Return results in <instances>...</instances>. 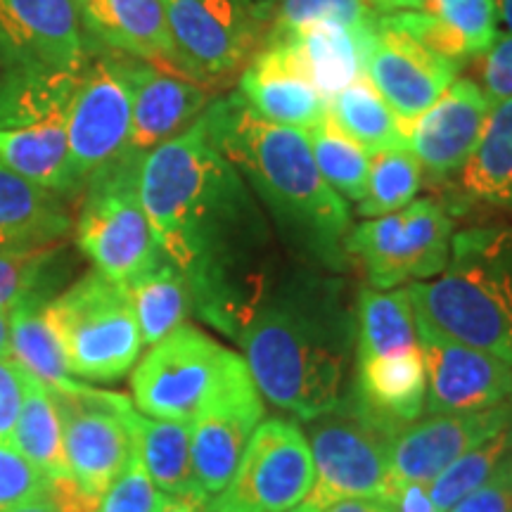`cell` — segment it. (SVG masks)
I'll use <instances>...</instances> for the list:
<instances>
[{
  "mask_svg": "<svg viewBox=\"0 0 512 512\" xmlns=\"http://www.w3.org/2000/svg\"><path fill=\"white\" fill-rule=\"evenodd\" d=\"M140 200L197 316L240 342L283 268L264 207L209 138L204 114L143 157Z\"/></svg>",
  "mask_w": 512,
  "mask_h": 512,
  "instance_id": "6da1fadb",
  "label": "cell"
},
{
  "mask_svg": "<svg viewBox=\"0 0 512 512\" xmlns=\"http://www.w3.org/2000/svg\"><path fill=\"white\" fill-rule=\"evenodd\" d=\"M356 337L349 280L297 264L280 271L238 344L264 401L309 422L349 401Z\"/></svg>",
  "mask_w": 512,
  "mask_h": 512,
  "instance_id": "7a4b0ae2",
  "label": "cell"
},
{
  "mask_svg": "<svg viewBox=\"0 0 512 512\" xmlns=\"http://www.w3.org/2000/svg\"><path fill=\"white\" fill-rule=\"evenodd\" d=\"M204 124L292 259L325 273H347L354 264L347 249L351 209L320 176L306 133L256 117L235 91L209 102Z\"/></svg>",
  "mask_w": 512,
  "mask_h": 512,
  "instance_id": "3957f363",
  "label": "cell"
},
{
  "mask_svg": "<svg viewBox=\"0 0 512 512\" xmlns=\"http://www.w3.org/2000/svg\"><path fill=\"white\" fill-rule=\"evenodd\" d=\"M406 287L432 328L512 363V226L453 233L444 271Z\"/></svg>",
  "mask_w": 512,
  "mask_h": 512,
  "instance_id": "277c9868",
  "label": "cell"
},
{
  "mask_svg": "<svg viewBox=\"0 0 512 512\" xmlns=\"http://www.w3.org/2000/svg\"><path fill=\"white\" fill-rule=\"evenodd\" d=\"M76 79L79 74L0 72V164L64 202L79 197L67 143Z\"/></svg>",
  "mask_w": 512,
  "mask_h": 512,
  "instance_id": "5b68a950",
  "label": "cell"
},
{
  "mask_svg": "<svg viewBox=\"0 0 512 512\" xmlns=\"http://www.w3.org/2000/svg\"><path fill=\"white\" fill-rule=\"evenodd\" d=\"M46 316L79 382H117L143 354L128 285L95 268L48 299Z\"/></svg>",
  "mask_w": 512,
  "mask_h": 512,
  "instance_id": "8992f818",
  "label": "cell"
},
{
  "mask_svg": "<svg viewBox=\"0 0 512 512\" xmlns=\"http://www.w3.org/2000/svg\"><path fill=\"white\" fill-rule=\"evenodd\" d=\"M140 162L121 155L100 169L86 190L74 221L76 247L95 271L128 285L164 259L143 200H140Z\"/></svg>",
  "mask_w": 512,
  "mask_h": 512,
  "instance_id": "52a82bcc",
  "label": "cell"
},
{
  "mask_svg": "<svg viewBox=\"0 0 512 512\" xmlns=\"http://www.w3.org/2000/svg\"><path fill=\"white\" fill-rule=\"evenodd\" d=\"M313 484L292 512H323L347 498H387L392 491L389 446L394 434L354 401L306 422Z\"/></svg>",
  "mask_w": 512,
  "mask_h": 512,
  "instance_id": "ba28073f",
  "label": "cell"
},
{
  "mask_svg": "<svg viewBox=\"0 0 512 512\" xmlns=\"http://www.w3.org/2000/svg\"><path fill=\"white\" fill-rule=\"evenodd\" d=\"M456 233L451 209L439 197H422L392 214L351 228L347 249L366 271L373 290L425 283L437 278L451 256Z\"/></svg>",
  "mask_w": 512,
  "mask_h": 512,
  "instance_id": "9c48e42d",
  "label": "cell"
},
{
  "mask_svg": "<svg viewBox=\"0 0 512 512\" xmlns=\"http://www.w3.org/2000/svg\"><path fill=\"white\" fill-rule=\"evenodd\" d=\"M240 358L238 351L185 323L138 358L131 370L133 406L150 418L192 422Z\"/></svg>",
  "mask_w": 512,
  "mask_h": 512,
  "instance_id": "30bf717a",
  "label": "cell"
},
{
  "mask_svg": "<svg viewBox=\"0 0 512 512\" xmlns=\"http://www.w3.org/2000/svg\"><path fill=\"white\" fill-rule=\"evenodd\" d=\"M178 74L214 88L261 48L275 5L264 0H164Z\"/></svg>",
  "mask_w": 512,
  "mask_h": 512,
  "instance_id": "8fae6325",
  "label": "cell"
},
{
  "mask_svg": "<svg viewBox=\"0 0 512 512\" xmlns=\"http://www.w3.org/2000/svg\"><path fill=\"white\" fill-rule=\"evenodd\" d=\"M133 83L128 57L102 53L81 69L67 112L69 174L86 190L100 169L124 155L131 136Z\"/></svg>",
  "mask_w": 512,
  "mask_h": 512,
  "instance_id": "7c38bea8",
  "label": "cell"
},
{
  "mask_svg": "<svg viewBox=\"0 0 512 512\" xmlns=\"http://www.w3.org/2000/svg\"><path fill=\"white\" fill-rule=\"evenodd\" d=\"M313 484L309 439L294 418H264L226 489L207 512H292Z\"/></svg>",
  "mask_w": 512,
  "mask_h": 512,
  "instance_id": "4fadbf2b",
  "label": "cell"
},
{
  "mask_svg": "<svg viewBox=\"0 0 512 512\" xmlns=\"http://www.w3.org/2000/svg\"><path fill=\"white\" fill-rule=\"evenodd\" d=\"M53 394L62 415L64 453L72 479L83 494L100 501L136 448L126 420L133 401L79 380L53 389Z\"/></svg>",
  "mask_w": 512,
  "mask_h": 512,
  "instance_id": "5bb4252c",
  "label": "cell"
},
{
  "mask_svg": "<svg viewBox=\"0 0 512 512\" xmlns=\"http://www.w3.org/2000/svg\"><path fill=\"white\" fill-rule=\"evenodd\" d=\"M264 415V396L242 356L214 399L190 422L192 472L207 501L226 489Z\"/></svg>",
  "mask_w": 512,
  "mask_h": 512,
  "instance_id": "9a60e30c",
  "label": "cell"
},
{
  "mask_svg": "<svg viewBox=\"0 0 512 512\" xmlns=\"http://www.w3.org/2000/svg\"><path fill=\"white\" fill-rule=\"evenodd\" d=\"M88 60L76 0H0V72L81 74Z\"/></svg>",
  "mask_w": 512,
  "mask_h": 512,
  "instance_id": "2e32d148",
  "label": "cell"
},
{
  "mask_svg": "<svg viewBox=\"0 0 512 512\" xmlns=\"http://www.w3.org/2000/svg\"><path fill=\"white\" fill-rule=\"evenodd\" d=\"M418 344L427 368L425 413H475L512 396V363L467 347L415 313Z\"/></svg>",
  "mask_w": 512,
  "mask_h": 512,
  "instance_id": "e0dca14e",
  "label": "cell"
},
{
  "mask_svg": "<svg viewBox=\"0 0 512 512\" xmlns=\"http://www.w3.org/2000/svg\"><path fill=\"white\" fill-rule=\"evenodd\" d=\"M512 427V396L475 413H437L401 427L389 446L392 486L430 484L467 451Z\"/></svg>",
  "mask_w": 512,
  "mask_h": 512,
  "instance_id": "ac0fdd59",
  "label": "cell"
},
{
  "mask_svg": "<svg viewBox=\"0 0 512 512\" xmlns=\"http://www.w3.org/2000/svg\"><path fill=\"white\" fill-rule=\"evenodd\" d=\"M494 100L475 79H456L430 110L403 126V138L418 159L422 176L434 183L453 181L482 138Z\"/></svg>",
  "mask_w": 512,
  "mask_h": 512,
  "instance_id": "d6986e66",
  "label": "cell"
},
{
  "mask_svg": "<svg viewBox=\"0 0 512 512\" xmlns=\"http://www.w3.org/2000/svg\"><path fill=\"white\" fill-rule=\"evenodd\" d=\"M458 69V62L432 53L415 38L377 19L366 60V79L403 126L430 110L439 95L458 79Z\"/></svg>",
  "mask_w": 512,
  "mask_h": 512,
  "instance_id": "ffe728a7",
  "label": "cell"
},
{
  "mask_svg": "<svg viewBox=\"0 0 512 512\" xmlns=\"http://www.w3.org/2000/svg\"><path fill=\"white\" fill-rule=\"evenodd\" d=\"M133 83L131 136L126 155L143 159L188 131L214 100L211 88L188 76L128 57Z\"/></svg>",
  "mask_w": 512,
  "mask_h": 512,
  "instance_id": "44dd1931",
  "label": "cell"
},
{
  "mask_svg": "<svg viewBox=\"0 0 512 512\" xmlns=\"http://www.w3.org/2000/svg\"><path fill=\"white\" fill-rule=\"evenodd\" d=\"M235 93L256 117L309 131L328 114V102L299 67L287 43L264 41L238 76Z\"/></svg>",
  "mask_w": 512,
  "mask_h": 512,
  "instance_id": "7402d4cb",
  "label": "cell"
},
{
  "mask_svg": "<svg viewBox=\"0 0 512 512\" xmlns=\"http://www.w3.org/2000/svg\"><path fill=\"white\" fill-rule=\"evenodd\" d=\"M88 41L178 74L164 0H76Z\"/></svg>",
  "mask_w": 512,
  "mask_h": 512,
  "instance_id": "603a6c76",
  "label": "cell"
},
{
  "mask_svg": "<svg viewBox=\"0 0 512 512\" xmlns=\"http://www.w3.org/2000/svg\"><path fill=\"white\" fill-rule=\"evenodd\" d=\"M349 399L392 434L422 418L427 403V368L420 344L394 354L356 358Z\"/></svg>",
  "mask_w": 512,
  "mask_h": 512,
  "instance_id": "cb8c5ba5",
  "label": "cell"
},
{
  "mask_svg": "<svg viewBox=\"0 0 512 512\" xmlns=\"http://www.w3.org/2000/svg\"><path fill=\"white\" fill-rule=\"evenodd\" d=\"M67 204L0 164V252L53 247L72 233Z\"/></svg>",
  "mask_w": 512,
  "mask_h": 512,
  "instance_id": "d4e9b609",
  "label": "cell"
},
{
  "mask_svg": "<svg viewBox=\"0 0 512 512\" xmlns=\"http://www.w3.org/2000/svg\"><path fill=\"white\" fill-rule=\"evenodd\" d=\"M375 29L356 31L339 24H313L280 38V43H287L299 67L328 102L342 88L366 79V60Z\"/></svg>",
  "mask_w": 512,
  "mask_h": 512,
  "instance_id": "484cf974",
  "label": "cell"
},
{
  "mask_svg": "<svg viewBox=\"0 0 512 512\" xmlns=\"http://www.w3.org/2000/svg\"><path fill=\"white\" fill-rule=\"evenodd\" d=\"M126 420L131 427L138 456L157 489L164 496L207 501L197 489L195 472H192L190 422L150 418V415L140 413L136 406L128 408Z\"/></svg>",
  "mask_w": 512,
  "mask_h": 512,
  "instance_id": "4316f807",
  "label": "cell"
},
{
  "mask_svg": "<svg viewBox=\"0 0 512 512\" xmlns=\"http://www.w3.org/2000/svg\"><path fill=\"white\" fill-rule=\"evenodd\" d=\"M10 444L48 484L74 482L64 453L62 415L48 384L27 375L24 401L19 408Z\"/></svg>",
  "mask_w": 512,
  "mask_h": 512,
  "instance_id": "83f0119b",
  "label": "cell"
},
{
  "mask_svg": "<svg viewBox=\"0 0 512 512\" xmlns=\"http://www.w3.org/2000/svg\"><path fill=\"white\" fill-rule=\"evenodd\" d=\"M456 183L467 200L512 211V98L494 102L482 138Z\"/></svg>",
  "mask_w": 512,
  "mask_h": 512,
  "instance_id": "f1b7e54d",
  "label": "cell"
},
{
  "mask_svg": "<svg viewBox=\"0 0 512 512\" xmlns=\"http://www.w3.org/2000/svg\"><path fill=\"white\" fill-rule=\"evenodd\" d=\"M46 294H31L10 311V361L34 380L62 389L76 382L69 373L60 337L46 316Z\"/></svg>",
  "mask_w": 512,
  "mask_h": 512,
  "instance_id": "f546056e",
  "label": "cell"
},
{
  "mask_svg": "<svg viewBox=\"0 0 512 512\" xmlns=\"http://www.w3.org/2000/svg\"><path fill=\"white\" fill-rule=\"evenodd\" d=\"M128 292H131L143 347L162 342L188 323L190 313L195 311L188 280L166 256L150 271L131 280Z\"/></svg>",
  "mask_w": 512,
  "mask_h": 512,
  "instance_id": "4dcf8cb0",
  "label": "cell"
},
{
  "mask_svg": "<svg viewBox=\"0 0 512 512\" xmlns=\"http://www.w3.org/2000/svg\"><path fill=\"white\" fill-rule=\"evenodd\" d=\"M356 358L384 356L394 351L418 347L415 309L408 287L356 292Z\"/></svg>",
  "mask_w": 512,
  "mask_h": 512,
  "instance_id": "1f68e13d",
  "label": "cell"
},
{
  "mask_svg": "<svg viewBox=\"0 0 512 512\" xmlns=\"http://www.w3.org/2000/svg\"><path fill=\"white\" fill-rule=\"evenodd\" d=\"M328 117L370 155L403 145V124L368 79H358L328 100Z\"/></svg>",
  "mask_w": 512,
  "mask_h": 512,
  "instance_id": "d6a6232c",
  "label": "cell"
},
{
  "mask_svg": "<svg viewBox=\"0 0 512 512\" xmlns=\"http://www.w3.org/2000/svg\"><path fill=\"white\" fill-rule=\"evenodd\" d=\"M304 133L325 183L344 200L361 202L368 190L370 152L351 140L328 114Z\"/></svg>",
  "mask_w": 512,
  "mask_h": 512,
  "instance_id": "836d02e7",
  "label": "cell"
},
{
  "mask_svg": "<svg viewBox=\"0 0 512 512\" xmlns=\"http://www.w3.org/2000/svg\"><path fill=\"white\" fill-rule=\"evenodd\" d=\"M422 185V169L406 143L384 147L370 155L366 197L356 211L363 219L392 214L415 200Z\"/></svg>",
  "mask_w": 512,
  "mask_h": 512,
  "instance_id": "e575fe53",
  "label": "cell"
},
{
  "mask_svg": "<svg viewBox=\"0 0 512 512\" xmlns=\"http://www.w3.org/2000/svg\"><path fill=\"white\" fill-rule=\"evenodd\" d=\"M380 12L366 0H278L264 41H280L313 24H339L356 31L377 27Z\"/></svg>",
  "mask_w": 512,
  "mask_h": 512,
  "instance_id": "d590c367",
  "label": "cell"
},
{
  "mask_svg": "<svg viewBox=\"0 0 512 512\" xmlns=\"http://www.w3.org/2000/svg\"><path fill=\"white\" fill-rule=\"evenodd\" d=\"M512 453V427L508 430L494 434L491 439L482 441V444L467 451L463 458H458L456 463L448 465L441 475L430 482V496L434 508L439 512H448L453 505L463 501L467 494L477 489L479 484H484L491 477V472L496 470L498 463L505 456Z\"/></svg>",
  "mask_w": 512,
  "mask_h": 512,
  "instance_id": "8d00e7d4",
  "label": "cell"
},
{
  "mask_svg": "<svg viewBox=\"0 0 512 512\" xmlns=\"http://www.w3.org/2000/svg\"><path fill=\"white\" fill-rule=\"evenodd\" d=\"M437 12L458 60L482 57L498 38L496 0H448Z\"/></svg>",
  "mask_w": 512,
  "mask_h": 512,
  "instance_id": "74e56055",
  "label": "cell"
},
{
  "mask_svg": "<svg viewBox=\"0 0 512 512\" xmlns=\"http://www.w3.org/2000/svg\"><path fill=\"white\" fill-rule=\"evenodd\" d=\"M57 245L24 252H0V309L15 306L31 294H46L48 273L57 261Z\"/></svg>",
  "mask_w": 512,
  "mask_h": 512,
  "instance_id": "f35d334b",
  "label": "cell"
},
{
  "mask_svg": "<svg viewBox=\"0 0 512 512\" xmlns=\"http://www.w3.org/2000/svg\"><path fill=\"white\" fill-rule=\"evenodd\" d=\"M162 501L164 494L147 475L143 460L133 448V456L100 496L95 512H157Z\"/></svg>",
  "mask_w": 512,
  "mask_h": 512,
  "instance_id": "ab89813d",
  "label": "cell"
},
{
  "mask_svg": "<svg viewBox=\"0 0 512 512\" xmlns=\"http://www.w3.org/2000/svg\"><path fill=\"white\" fill-rule=\"evenodd\" d=\"M48 486L15 446L0 444V512L43 494Z\"/></svg>",
  "mask_w": 512,
  "mask_h": 512,
  "instance_id": "60d3db41",
  "label": "cell"
},
{
  "mask_svg": "<svg viewBox=\"0 0 512 512\" xmlns=\"http://www.w3.org/2000/svg\"><path fill=\"white\" fill-rule=\"evenodd\" d=\"M448 512H512V453L498 463L484 484Z\"/></svg>",
  "mask_w": 512,
  "mask_h": 512,
  "instance_id": "b9f144b4",
  "label": "cell"
},
{
  "mask_svg": "<svg viewBox=\"0 0 512 512\" xmlns=\"http://www.w3.org/2000/svg\"><path fill=\"white\" fill-rule=\"evenodd\" d=\"M479 86L494 102L512 98V34H498L479 64Z\"/></svg>",
  "mask_w": 512,
  "mask_h": 512,
  "instance_id": "7bdbcfd3",
  "label": "cell"
},
{
  "mask_svg": "<svg viewBox=\"0 0 512 512\" xmlns=\"http://www.w3.org/2000/svg\"><path fill=\"white\" fill-rule=\"evenodd\" d=\"M27 373L10 358H0V444H10L24 401Z\"/></svg>",
  "mask_w": 512,
  "mask_h": 512,
  "instance_id": "ee69618b",
  "label": "cell"
},
{
  "mask_svg": "<svg viewBox=\"0 0 512 512\" xmlns=\"http://www.w3.org/2000/svg\"><path fill=\"white\" fill-rule=\"evenodd\" d=\"M387 501L392 512H439L432 503L430 486L420 482L394 484Z\"/></svg>",
  "mask_w": 512,
  "mask_h": 512,
  "instance_id": "f6af8a7d",
  "label": "cell"
},
{
  "mask_svg": "<svg viewBox=\"0 0 512 512\" xmlns=\"http://www.w3.org/2000/svg\"><path fill=\"white\" fill-rule=\"evenodd\" d=\"M323 512H392V508H389L387 498H347Z\"/></svg>",
  "mask_w": 512,
  "mask_h": 512,
  "instance_id": "bcb514c9",
  "label": "cell"
},
{
  "mask_svg": "<svg viewBox=\"0 0 512 512\" xmlns=\"http://www.w3.org/2000/svg\"><path fill=\"white\" fill-rule=\"evenodd\" d=\"M5 512H64V510L60 508V503L55 501V496L50 494V486H48V491H43V494L29 498V501L19 503L15 508Z\"/></svg>",
  "mask_w": 512,
  "mask_h": 512,
  "instance_id": "7dc6e473",
  "label": "cell"
},
{
  "mask_svg": "<svg viewBox=\"0 0 512 512\" xmlns=\"http://www.w3.org/2000/svg\"><path fill=\"white\" fill-rule=\"evenodd\" d=\"M157 512H207V501L185 496H164Z\"/></svg>",
  "mask_w": 512,
  "mask_h": 512,
  "instance_id": "c3c4849f",
  "label": "cell"
},
{
  "mask_svg": "<svg viewBox=\"0 0 512 512\" xmlns=\"http://www.w3.org/2000/svg\"><path fill=\"white\" fill-rule=\"evenodd\" d=\"M10 311L8 309H0V358H10Z\"/></svg>",
  "mask_w": 512,
  "mask_h": 512,
  "instance_id": "681fc988",
  "label": "cell"
},
{
  "mask_svg": "<svg viewBox=\"0 0 512 512\" xmlns=\"http://www.w3.org/2000/svg\"><path fill=\"white\" fill-rule=\"evenodd\" d=\"M366 3L373 8L375 12H396V10H411L413 8V0H366Z\"/></svg>",
  "mask_w": 512,
  "mask_h": 512,
  "instance_id": "f907efd6",
  "label": "cell"
},
{
  "mask_svg": "<svg viewBox=\"0 0 512 512\" xmlns=\"http://www.w3.org/2000/svg\"><path fill=\"white\" fill-rule=\"evenodd\" d=\"M498 24L505 29V34H512V0H496Z\"/></svg>",
  "mask_w": 512,
  "mask_h": 512,
  "instance_id": "816d5d0a",
  "label": "cell"
},
{
  "mask_svg": "<svg viewBox=\"0 0 512 512\" xmlns=\"http://www.w3.org/2000/svg\"><path fill=\"white\" fill-rule=\"evenodd\" d=\"M444 3H448V0H413V8L411 10L432 12V10H439Z\"/></svg>",
  "mask_w": 512,
  "mask_h": 512,
  "instance_id": "f5cc1de1",
  "label": "cell"
},
{
  "mask_svg": "<svg viewBox=\"0 0 512 512\" xmlns=\"http://www.w3.org/2000/svg\"><path fill=\"white\" fill-rule=\"evenodd\" d=\"M264 3H271V5H278V0H264Z\"/></svg>",
  "mask_w": 512,
  "mask_h": 512,
  "instance_id": "db71d44e",
  "label": "cell"
}]
</instances>
